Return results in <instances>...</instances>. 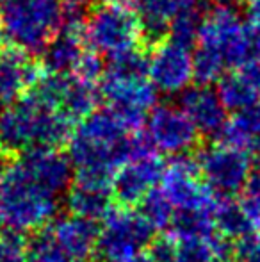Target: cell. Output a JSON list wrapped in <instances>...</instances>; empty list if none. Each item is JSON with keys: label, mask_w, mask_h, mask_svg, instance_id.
Segmentation results:
<instances>
[{"label": "cell", "mask_w": 260, "mask_h": 262, "mask_svg": "<svg viewBox=\"0 0 260 262\" xmlns=\"http://www.w3.org/2000/svg\"><path fill=\"white\" fill-rule=\"evenodd\" d=\"M241 27V11L233 6H219L210 4L205 11L198 31L200 47L221 50L228 38Z\"/></svg>", "instance_id": "obj_19"}, {"label": "cell", "mask_w": 260, "mask_h": 262, "mask_svg": "<svg viewBox=\"0 0 260 262\" xmlns=\"http://www.w3.org/2000/svg\"><path fill=\"white\" fill-rule=\"evenodd\" d=\"M210 262H233V259H228V257H214Z\"/></svg>", "instance_id": "obj_37"}, {"label": "cell", "mask_w": 260, "mask_h": 262, "mask_svg": "<svg viewBox=\"0 0 260 262\" xmlns=\"http://www.w3.org/2000/svg\"><path fill=\"white\" fill-rule=\"evenodd\" d=\"M66 207H68L69 214L102 221L116 207V202L111 187L73 182L66 193Z\"/></svg>", "instance_id": "obj_18"}, {"label": "cell", "mask_w": 260, "mask_h": 262, "mask_svg": "<svg viewBox=\"0 0 260 262\" xmlns=\"http://www.w3.org/2000/svg\"><path fill=\"white\" fill-rule=\"evenodd\" d=\"M59 198L46 193L13 161L0 171V225L14 234L39 232L56 220Z\"/></svg>", "instance_id": "obj_3"}, {"label": "cell", "mask_w": 260, "mask_h": 262, "mask_svg": "<svg viewBox=\"0 0 260 262\" xmlns=\"http://www.w3.org/2000/svg\"><path fill=\"white\" fill-rule=\"evenodd\" d=\"M86 47V20H64L59 34L43 52V66L49 73H72Z\"/></svg>", "instance_id": "obj_16"}, {"label": "cell", "mask_w": 260, "mask_h": 262, "mask_svg": "<svg viewBox=\"0 0 260 262\" xmlns=\"http://www.w3.org/2000/svg\"><path fill=\"white\" fill-rule=\"evenodd\" d=\"M23 171L46 193L59 198L66 194L73 184L75 169L68 156L54 146H38L21 154L16 159Z\"/></svg>", "instance_id": "obj_12"}, {"label": "cell", "mask_w": 260, "mask_h": 262, "mask_svg": "<svg viewBox=\"0 0 260 262\" xmlns=\"http://www.w3.org/2000/svg\"><path fill=\"white\" fill-rule=\"evenodd\" d=\"M27 262H82L66 255L49 230H39L27 246Z\"/></svg>", "instance_id": "obj_27"}, {"label": "cell", "mask_w": 260, "mask_h": 262, "mask_svg": "<svg viewBox=\"0 0 260 262\" xmlns=\"http://www.w3.org/2000/svg\"><path fill=\"white\" fill-rule=\"evenodd\" d=\"M201 180L218 198L241 194L253 171L251 154L235 146L214 141L195 152Z\"/></svg>", "instance_id": "obj_7"}, {"label": "cell", "mask_w": 260, "mask_h": 262, "mask_svg": "<svg viewBox=\"0 0 260 262\" xmlns=\"http://www.w3.org/2000/svg\"><path fill=\"white\" fill-rule=\"evenodd\" d=\"M2 154H4V148H2V145H0V159H2Z\"/></svg>", "instance_id": "obj_38"}, {"label": "cell", "mask_w": 260, "mask_h": 262, "mask_svg": "<svg viewBox=\"0 0 260 262\" xmlns=\"http://www.w3.org/2000/svg\"><path fill=\"white\" fill-rule=\"evenodd\" d=\"M86 41L89 49L107 57L143 47L141 24L134 7H91L86 16Z\"/></svg>", "instance_id": "obj_6"}, {"label": "cell", "mask_w": 260, "mask_h": 262, "mask_svg": "<svg viewBox=\"0 0 260 262\" xmlns=\"http://www.w3.org/2000/svg\"><path fill=\"white\" fill-rule=\"evenodd\" d=\"M233 262H260L258 232L233 243Z\"/></svg>", "instance_id": "obj_32"}, {"label": "cell", "mask_w": 260, "mask_h": 262, "mask_svg": "<svg viewBox=\"0 0 260 262\" xmlns=\"http://www.w3.org/2000/svg\"><path fill=\"white\" fill-rule=\"evenodd\" d=\"M244 9H246L248 18H250V24L260 27V0H246Z\"/></svg>", "instance_id": "obj_34"}, {"label": "cell", "mask_w": 260, "mask_h": 262, "mask_svg": "<svg viewBox=\"0 0 260 262\" xmlns=\"http://www.w3.org/2000/svg\"><path fill=\"white\" fill-rule=\"evenodd\" d=\"M166 164L155 154L130 159L116 171L112 180V196L120 207H137L139 202L162 182Z\"/></svg>", "instance_id": "obj_11"}, {"label": "cell", "mask_w": 260, "mask_h": 262, "mask_svg": "<svg viewBox=\"0 0 260 262\" xmlns=\"http://www.w3.org/2000/svg\"><path fill=\"white\" fill-rule=\"evenodd\" d=\"M73 123L63 111L29 91L0 113V145L7 154H23L38 146L59 148L72 138Z\"/></svg>", "instance_id": "obj_2"}, {"label": "cell", "mask_w": 260, "mask_h": 262, "mask_svg": "<svg viewBox=\"0 0 260 262\" xmlns=\"http://www.w3.org/2000/svg\"><path fill=\"white\" fill-rule=\"evenodd\" d=\"M130 0H93L97 6H127Z\"/></svg>", "instance_id": "obj_35"}, {"label": "cell", "mask_w": 260, "mask_h": 262, "mask_svg": "<svg viewBox=\"0 0 260 262\" xmlns=\"http://www.w3.org/2000/svg\"><path fill=\"white\" fill-rule=\"evenodd\" d=\"M105 68H107V64L104 62L102 54H98L97 50L87 47V49L84 50V54L79 57L77 64L73 66L72 75L75 77V79L82 80V82L97 86V84H100L102 77L105 75Z\"/></svg>", "instance_id": "obj_28"}, {"label": "cell", "mask_w": 260, "mask_h": 262, "mask_svg": "<svg viewBox=\"0 0 260 262\" xmlns=\"http://www.w3.org/2000/svg\"><path fill=\"white\" fill-rule=\"evenodd\" d=\"M66 145L75 182L89 186L112 187L116 171L135 157L134 134L109 107L80 120Z\"/></svg>", "instance_id": "obj_1"}, {"label": "cell", "mask_w": 260, "mask_h": 262, "mask_svg": "<svg viewBox=\"0 0 260 262\" xmlns=\"http://www.w3.org/2000/svg\"><path fill=\"white\" fill-rule=\"evenodd\" d=\"M146 250L153 262H177L178 241L171 234H160L152 239Z\"/></svg>", "instance_id": "obj_31"}, {"label": "cell", "mask_w": 260, "mask_h": 262, "mask_svg": "<svg viewBox=\"0 0 260 262\" xmlns=\"http://www.w3.org/2000/svg\"><path fill=\"white\" fill-rule=\"evenodd\" d=\"M178 241V255L177 262H210L216 255L214 237L201 239H177Z\"/></svg>", "instance_id": "obj_29"}, {"label": "cell", "mask_w": 260, "mask_h": 262, "mask_svg": "<svg viewBox=\"0 0 260 262\" xmlns=\"http://www.w3.org/2000/svg\"><path fill=\"white\" fill-rule=\"evenodd\" d=\"M218 93L228 113L230 111L237 113V111H243L246 107L257 105L260 95L239 73H226V75H223L218 82Z\"/></svg>", "instance_id": "obj_24"}, {"label": "cell", "mask_w": 260, "mask_h": 262, "mask_svg": "<svg viewBox=\"0 0 260 262\" xmlns=\"http://www.w3.org/2000/svg\"><path fill=\"white\" fill-rule=\"evenodd\" d=\"M46 230L66 255L86 262L94 252L98 235H100V225L94 220L66 214V216L56 217Z\"/></svg>", "instance_id": "obj_15"}, {"label": "cell", "mask_w": 260, "mask_h": 262, "mask_svg": "<svg viewBox=\"0 0 260 262\" xmlns=\"http://www.w3.org/2000/svg\"><path fill=\"white\" fill-rule=\"evenodd\" d=\"M0 36H2V25H0Z\"/></svg>", "instance_id": "obj_39"}, {"label": "cell", "mask_w": 260, "mask_h": 262, "mask_svg": "<svg viewBox=\"0 0 260 262\" xmlns=\"http://www.w3.org/2000/svg\"><path fill=\"white\" fill-rule=\"evenodd\" d=\"M27 246L23 235L14 232L0 234V262H27Z\"/></svg>", "instance_id": "obj_30"}, {"label": "cell", "mask_w": 260, "mask_h": 262, "mask_svg": "<svg viewBox=\"0 0 260 262\" xmlns=\"http://www.w3.org/2000/svg\"><path fill=\"white\" fill-rule=\"evenodd\" d=\"M43 70L31 54L16 47L0 50V104L9 105L34 90L41 80Z\"/></svg>", "instance_id": "obj_13"}, {"label": "cell", "mask_w": 260, "mask_h": 262, "mask_svg": "<svg viewBox=\"0 0 260 262\" xmlns=\"http://www.w3.org/2000/svg\"><path fill=\"white\" fill-rule=\"evenodd\" d=\"M253 168L257 169V171H260V152L255 154V162H253Z\"/></svg>", "instance_id": "obj_36"}, {"label": "cell", "mask_w": 260, "mask_h": 262, "mask_svg": "<svg viewBox=\"0 0 260 262\" xmlns=\"http://www.w3.org/2000/svg\"><path fill=\"white\" fill-rule=\"evenodd\" d=\"M184 2L185 0H132V7L141 24L143 47L146 50L170 39L171 24Z\"/></svg>", "instance_id": "obj_17"}, {"label": "cell", "mask_w": 260, "mask_h": 262, "mask_svg": "<svg viewBox=\"0 0 260 262\" xmlns=\"http://www.w3.org/2000/svg\"><path fill=\"white\" fill-rule=\"evenodd\" d=\"M226 62L221 50L208 49V47H198L193 54V80L200 86H210L219 82L225 75Z\"/></svg>", "instance_id": "obj_25"}, {"label": "cell", "mask_w": 260, "mask_h": 262, "mask_svg": "<svg viewBox=\"0 0 260 262\" xmlns=\"http://www.w3.org/2000/svg\"><path fill=\"white\" fill-rule=\"evenodd\" d=\"M155 228L137 209L114 207L102 220L100 235L91 255L93 262H129L148 248Z\"/></svg>", "instance_id": "obj_5"}, {"label": "cell", "mask_w": 260, "mask_h": 262, "mask_svg": "<svg viewBox=\"0 0 260 262\" xmlns=\"http://www.w3.org/2000/svg\"><path fill=\"white\" fill-rule=\"evenodd\" d=\"M2 34L16 49L43 54L64 25L61 0H0Z\"/></svg>", "instance_id": "obj_4"}, {"label": "cell", "mask_w": 260, "mask_h": 262, "mask_svg": "<svg viewBox=\"0 0 260 262\" xmlns=\"http://www.w3.org/2000/svg\"><path fill=\"white\" fill-rule=\"evenodd\" d=\"M218 141L244 152H260V105H251L228 118Z\"/></svg>", "instance_id": "obj_20"}, {"label": "cell", "mask_w": 260, "mask_h": 262, "mask_svg": "<svg viewBox=\"0 0 260 262\" xmlns=\"http://www.w3.org/2000/svg\"><path fill=\"white\" fill-rule=\"evenodd\" d=\"M148 79L162 95H177L187 90L193 80V55L189 49L171 39L150 50Z\"/></svg>", "instance_id": "obj_10"}, {"label": "cell", "mask_w": 260, "mask_h": 262, "mask_svg": "<svg viewBox=\"0 0 260 262\" xmlns=\"http://www.w3.org/2000/svg\"><path fill=\"white\" fill-rule=\"evenodd\" d=\"M237 73H239L253 90H257L260 93V59H253V61L246 62V64L237 70Z\"/></svg>", "instance_id": "obj_33"}, {"label": "cell", "mask_w": 260, "mask_h": 262, "mask_svg": "<svg viewBox=\"0 0 260 262\" xmlns=\"http://www.w3.org/2000/svg\"><path fill=\"white\" fill-rule=\"evenodd\" d=\"M146 134L155 152L162 156L195 154L201 146V136L180 105L159 104L148 114Z\"/></svg>", "instance_id": "obj_9"}, {"label": "cell", "mask_w": 260, "mask_h": 262, "mask_svg": "<svg viewBox=\"0 0 260 262\" xmlns=\"http://www.w3.org/2000/svg\"><path fill=\"white\" fill-rule=\"evenodd\" d=\"M137 210L146 221L157 230H168L173 220L175 207L162 191V187H153L137 205Z\"/></svg>", "instance_id": "obj_26"}, {"label": "cell", "mask_w": 260, "mask_h": 262, "mask_svg": "<svg viewBox=\"0 0 260 262\" xmlns=\"http://www.w3.org/2000/svg\"><path fill=\"white\" fill-rule=\"evenodd\" d=\"M178 105L185 111L195 123L201 138L208 141H218L228 121V111L219 98V93L210 86L187 88L180 93Z\"/></svg>", "instance_id": "obj_14"}, {"label": "cell", "mask_w": 260, "mask_h": 262, "mask_svg": "<svg viewBox=\"0 0 260 262\" xmlns=\"http://www.w3.org/2000/svg\"><path fill=\"white\" fill-rule=\"evenodd\" d=\"M216 200H218V198H216ZM214 205L175 209L173 220H171V225H170L171 235L177 239L214 237V235L218 234V232H216V223H214Z\"/></svg>", "instance_id": "obj_22"}, {"label": "cell", "mask_w": 260, "mask_h": 262, "mask_svg": "<svg viewBox=\"0 0 260 262\" xmlns=\"http://www.w3.org/2000/svg\"><path fill=\"white\" fill-rule=\"evenodd\" d=\"M98 91L102 100L130 132L143 127L150 111L157 104V90L148 77L120 75L105 68Z\"/></svg>", "instance_id": "obj_8"}, {"label": "cell", "mask_w": 260, "mask_h": 262, "mask_svg": "<svg viewBox=\"0 0 260 262\" xmlns=\"http://www.w3.org/2000/svg\"><path fill=\"white\" fill-rule=\"evenodd\" d=\"M214 223L216 232L228 241H239V239L251 235L257 232L251 220L248 217L246 210L243 209L239 198H218L214 205Z\"/></svg>", "instance_id": "obj_21"}, {"label": "cell", "mask_w": 260, "mask_h": 262, "mask_svg": "<svg viewBox=\"0 0 260 262\" xmlns=\"http://www.w3.org/2000/svg\"><path fill=\"white\" fill-rule=\"evenodd\" d=\"M100 100V91L93 84H86L82 80L75 79L72 73H68L63 95H61L59 109L69 120L80 121L84 118H87L91 113L97 111Z\"/></svg>", "instance_id": "obj_23"}]
</instances>
